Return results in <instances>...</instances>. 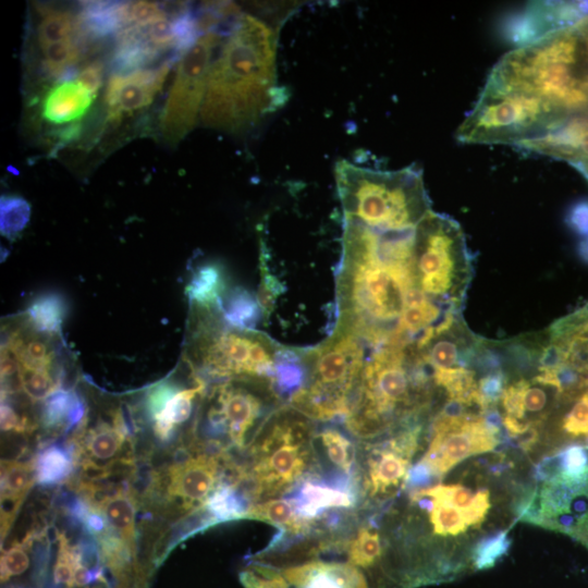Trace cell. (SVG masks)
Returning a JSON list of instances; mask_svg holds the SVG:
<instances>
[{"label": "cell", "mask_w": 588, "mask_h": 588, "mask_svg": "<svg viewBox=\"0 0 588 588\" xmlns=\"http://www.w3.org/2000/svg\"><path fill=\"white\" fill-rule=\"evenodd\" d=\"M415 229L380 230L345 218L338 278V331L377 348L419 345L417 334L461 315L464 266L419 249Z\"/></svg>", "instance_id": "cell-1"}, {"label": "cell", "mask_w": 588, "mask_h": 588, "mask_svg": "<svg viewBox=\"0 0 588 588\" xmlns=\"http://www.w3.org/2000/svg\"><path fill=\"white\" fill-rule=\"evenodd\" d=\"M275 34L249 14L235 20L212 61L200 118L206 126L237 133L257 124L275 108Z\"/></svg>", "instance_id": "cell-2"}, {"label": "cell", "mask_w": 588, "mask_h": 588, "mask_svg": "<svg viewBox=\"0 0 588 588\" xmlns=\"http://www.w3.org/2000/svg\"><path fill=\"white\" fill-rule=\"evenodd\" d=\"M485 86L536 97L565 118L588 113V71L580 59L575 26L510 51Z\"/></svg>", "instance_id": "cell-3"}, {"label": "cell", "mask_w": 588, "mask_h": 588, "mask_svg": "<svg viewBox=\"0 0 588 588\" xmlns=\"http://www.w3.org/2000/svg\"><path fill=\"white\" fill-rule=\"evenodd\" d=\"M344 217L380 230L416 228L431 211L421 172L375 170L347 160L335 166Z\"/></svg>", "instance_id": "cell-4"}, {"label": "cell", "mask_w": 588, "mask_h": 588, "mask_svg": "<svg viewBox=\"0 0 588 588\" xmlns=\"http://www.w3.org/2000/svg\"><path fill=\"white\" fill-rule=\"evenodd\" d=\"M314 430L309 418L290 408L271 413L252 445L248 474L255 501L290 492L315 465Z\"/></svg>", "instance_id": "cell-5"}, {"label": "cell", "mask_w": 588, "mask_h": 588, "mask_svg": "<svg viewBox=\"0 0 588 588\" xmlns=\"http://www.w3.org/2000/svg\"><path fill=\"white\" fill-rule=\"evenodd\" d=\"M302 359L304 380L291 394V407L309 419H345L365 365L363 342L335 330Z\"/></svg>", "instance_id": "cell-6"}, {"label": "cell", "mask_w": 588, "mask_h": 588, "mask_svg": "<svg viewBox=\"0 0 588 588\" xmlns=\"http://www.w3.org/2000/svg\"><path fill=\"white\" fill-rule=\"evenodd\" d=\"M566 118L544 101L485 86L455 136L467 144H513L539 136Z\"/></svg>", "instance_id": "cell-7"}, {"label": "cell", "mask_w": 588, "mask_h": 588, "mask_svg": "<svg viewBox=\"0 0 588 588\" xmlns=\"http://www.w3.org/2000/svg\"><path fill=\"white\" fill-rule=\"evenodd\" d=\"M501 418L478 406L449 401L434 417L430 442L409 480L426 483L450 471L465 458L493 451L499 442Z\"/></svg>", "instance_id": "cell-8"}, {"label": "cell", "mask_w": 588, "mask_h": 588, "mask_svg": "<svg viewBox=\"0 0 588 588\" xmlns=\"http://www.w3.org/2000/svg\"><path fill=\"white\" fill-rule=\"evenodd\" d=\"M518 519L562 532L588 550V467L542 479L518 506Z\"/></svg>", "instance_id": "cell-9"}, {"label": "cell", "mask_w": 588, "mask_h": 588, "mask_svg": "<svg viewBox=\"0 0 588 588\" xmlns=\"http://www.w3.org/2000/svg\"><path fill=\"white\" fill-rule=\"evenodd\" d=\"M220 39L219 33L204 34L179 60L161 115V134L170 144L182 140L200 115L212 53Z\"/></svg>", "instance_id": "cell-10"}, {"label": "cell", "mask_w": 588, "mask_h": 588, "mask_svg": "<svg viewBox=\"0 0 588 588\" xmlns=\"http://www.w3.org/2000/svg\"><path fill=\"white\" fill-rule=\"evenodd\" d=\"M278 352L269 338L250 330H235L211 339L203 356L204 365L212 375L273 382Z\"/></svg>", "instance_id": "cell-11"}, {"label": "cell", "mask_w": 588, "mask_h": 588, "mask_svg": "<svg viewBox=\"0 0 588 588\" xmlns=\"http://www.w3.org/2000/svg\"><path fill=\"white\" fill-rule=\"evenodd\" d=\"M419 434L420 426L406 425L390 438L367 448L362 481L367 498L385 500L405 487Z\"/></svg>", "instance_id": "cell-12"}, {"label": "cell", "mask_w": 588, "mask_h": 588, "mask_svg": "<svg viewBox=\"0 0 588 588\" xmlns=\"http://www.w3.org/2000/svg\"><path fill=\"white\" fill-rule=\"evenodd\" d=\"M267 403L254 391L245 388L222 385L208 411L210 425L224 431L231 441L242 448L248 431L264 415Z\"/></svg>", "instance_id": "cell-13"}, {"label": "cell", "mask_w": 588, "mask_h": 588, "mask_svg": "<svg viewBox=\"0 0 588 588\" xmlns=\"http://www.w3.org/2000/svg\"><path fill=\"white\" fill-rule=\"evenodd\" d=\"M174 62L167 60L156 68L127 74H111L106 90L108 118L118 120L148 106L161 89Z\"/></svg>", "instance_id": "cell-14"}, {"label": "cell", "mask_w": 588, "mask_h": 588, "mask_svg": "<svg viewBox=\"0 0 588 588\" xmlns=\"http://www.w3.org/2000/svg\"><path fill=\"white\" fill-rule=\"evenodd\" d=\"M219 475L215 456L200 454L177 465L171 473L170 491L188 504L207 503Z\"/></svg>", "instance_id": "cell-15"}, {"label": "cell", "mask_w": 588, "mask_h": 588, "mask_svg": "<svg viewBox=\"0 0 588 588\" xmlns=\"http://www.w3.org/2000/svg\"><path fill=\"white\" fill-rule=\"evenodd\" d=\"M95 95L77 79L57 82L42 102V117L52 124L62 125L82 118Z\"/></svg>", "instance_id": "cell-16"}, {"label": "cell", "mask_w": 588, "mask_h": 588, "mask_svg": "<svg viewBox=\"0 0 588 588\" xmlns=\"http://www.w3.org/2000/svg\"><path fill=\"white\" fill-rule=\"evenodd\" d=\"M297 495L291 498L298 513L316 522L326 510L350 507L354 504V495L348 488L330 486L327 482L308 478L303 480Z\"/></svg>", "instance_id": "cell-17"}, {"label": "cell", "mask_w": 588, "mask_h": 588, "mask_svg": "<svg viewBox=\"0 0 588 588\" xmlns=\"http://www.w3.org/2000/svg\"><path fill=\"white\" fill-rule=\"evenodd\" d=\"M244 517L255 518L275 526L280 535L302 536L311 529L314 522L303 517L295 507L292 499L272 498L247 507Z\"/></svg>", "instance_id": "cell-18"}, {"label": "cell", "mask_w": 588, "mask_h": 588, "mask_svg": "<svg viewBox=\"0 0 588 588\" xmlns=\"http://www.w3.org/2000/svg\"><path fill=\"white\" fill-rule=\"evenodd\" d=\"M422 489L428 494L442 499L458 509L469 527L481 525L491 507L490 493L487 489L474 492L460 483H439Z\"/></svg>", "instance_id": "cell-19"}, {"label": "cell", "mask_w": 588, "mask_h": 588, "mask_svg": "<svg viewBox=\"0 0 588 588\" xmlns=\"http://www.w3.org/2000/svg\"><path fill=\"white\" fill-rule=\"evenodd\" d=\"M345 561L364 573H370L381 564L383 547L378 530L366 525L345 543Z\"/></svg>", "instance_id": "cell-20"}, {"label": "cell", "mask_w": 588, "mask_h": 588, "mask_svg": "<svg viewBox=\"0 0 588 588\" xmlns=\"http://www.w3.org/2000/svg\"><path fill=\"white\" fill-rule=\"evenodd\" d=\"M41 20L37 27V40L40 49L52 44L69 40L77 34V17L66 10L39 5Z\"/></svg>", "instance_id": "cell-21"}, {"label": "cell", "mask_w": 588, "mask_h": 588, "mask_svg": "<svg viewBox=\"0 0 588 588\" xmlns=\"http://www.w3.org/2000/svg\"><path fill=\"white\" fill-rule=\"evenodd\" d=\"M65 311V301L58 293L41 294L27 308L30 324L46 333H56L60 330Z\"/></svg>", "instance_id": "cell-22"}, {"label": "cell", "mask_w": 588, "mask_h": 588, "mask_svg": "<svg viewBox=\"0 0 588 588\" xmlns=\"http://www.w3.org/2000/svg\"><path fill=\"white\" fill-rule=\"evenodd\" d=\"M223 287V275L216 265L199 267L193 274L186 294L191 302L201 307H208L219 299Z\"/></svg>", "instance_id": "cell-23"}, {"label": "cell", "mask_w": 588, "mask_h": 588, "mask_svg": "<svg viewBox=\"0 0 588 588\" xmlns=\"http://www.w3.org/2000/svg\"><path fill=\"white\" fill-rule=\"evenodd\" d=\"M203 385L176 392L167 403L162 412L155 417V431L161 438H167L173 426L182 424L192 413L193 400L201 391Z\"/></svg>", "instance_id": "cell-24"}, {"label": "cell", "mask_w": 588, "mask_h": 588, "mask_svg": "<svg viewBox=\"0 0 588 588\" xmlns=\"http://www.w3.org/2000/svg\"><path fill=\"white\" fill-rule=\"evenodd\" d=\"M83 404L74 394L54 390L46 397L42 419L47 426H57L65 419L73 425L83 417Z\"/></svg>", "instance_id": "cell-25"}, {"label": "cell", "mask_w": 588, "mask_h": 588, "mask_svg": "<svg viewBox=\"0 0 588 588\" xmlns=\"http://www.w3.org/2000/svg\"><path fill=\"white\" fill-rule=\"evenodd\" d=\"M102 514L120 536L132 541L134 537L135 509L128 495L118 493L103 500Z\"/></svg>", "instance_id": "cell-26"}, {"label": "cell", "mask_w": 588, "mask_h": 588, "mask_svg": "<svg viewBox=\"0 0 588 588\" xmlns=\"http://www.w3.org/2000/svg\"><path fill=\"white\" fill-rule=\"evenodd\" d=\"M321 445L335 468L350 476L355 462L354 445L340 430L324 428L318 434Z\"/></svg>", "instance_id": "cell-27"}, {"label": "cell", "mask_w": 588, "mask_h": 588, "mask_svg": "<svg viewBox=\"0 0 588 588\" xmlns=\"http://www.w3.org/2000/svg\"><path fill=\"white\" fill-rule=\"evenodd\" d=\"M511 544L512 540L507 537V530L481 538L470 551L473 569L481 571L494 566L507 553Z\"/></svg>", "instance_id": "cell-28"}, {"label": "cell", "mask_w": 588, "mask_h": 588, "mask_svg": "<svg viewBox=\"0 0 588 588\" xmlns=\"http://www.w3.org/2000/svg\"><path fill=\"white\" fill-rule=\"evenodd\" d=\"M72 463L59 446H49L38 456L35 478L42 485H51L63 480L70 474Z\"/></svg>", "instance_id": "cell-29"}, {"label": "cell", "mask_w": 588, "mask_h": 588, "mask_svg": "<svg viewBox=\"0 0 588 588\" xmlns=\"http://www.w3.org/2000/svg\"><path fill=\"white\" fill-rule=\"evenodd\" d=\"M30 218L28 203L19 196H2L0 200V231L13 240L27 225Z\"/></svg>", "instance_id": "cell-30"}, {"label": "cell", "mask_w": 588, "mask_h": 588, "mask_svg": "<svg viewBox=\"0 0 588 588\" xmlns=\"http://www.w3.org/2000/svg\"><path fill=\"white\" fill-rule=\"evenodd\" d=\"M222 310L225 320L240 330L252 329L258 319L257 302L241 289L231 293Z\"/></svg>", "instance_id": "cell-31"}, {"label": "cell", "mask_w": 588, "mask_h": 588, "mask_svg": "<svg viewBox=\"0 0 588 588\" xmlns=\"http://www.w3.org/2000/svg\"><path fill=\"white\" fill-rule=\"evenodd\" d=\"M34 474V467L29 464L5 462L1 470L2 492L16 502L29 489Z\"/></svg>", "instance_id": "cell-32"}, {"label": "cell", "mask_w": 588, "mask_h": 588, "mask_svg": "<svg viewBox=\"0 0 588 588\" xmlns=\"http://www.w3.org/2000/svg\"><path fill=\"white\" fill-rule=\"evenodd\" d=\"M245 588H295L290 585L270 563L254 562L241 573Z\"/></svg>", "instance_id": "cell-33"}, {"label": "cell", "mask_w": 588, "mask_h": 588, "mask_svg": "<svg viewBox=\"0 0 588 588\" xmlns=\"http://www.w3.org/2000/svg\"><path fill=\"white\" fill-rule=\"evenodd\" d=\"M123 439L124 434L120 430L103 426L91 432L86 448L95 460L106 461L118 453Z\"/></svg>", "instance_id": "cell-34"}, {"label": "cell", "mask_w": 588, "mask_h": 588, "mask_svg": "<svg viewBox=\"0 0 588 588\" xmlns=\"http://www.w3.org/2000/svg\"><path fill=\"white\" fill-rule=\"evenodd\" d=\"M20 383L25 393L33 400L48 397L54 391V383L48 370L22 369Z\"/></svg>", "instance_id": "cell-35"}, {"label": "cell", "mask_w": 588, "mask_h": 588, "mask_svg": "<svg viewBox=\"0 0 588 588\" xmlns=\"http://www.w3.org/2000/svg\"><path fill=\"white\" fill-rule=\"evenodd\" d=\"M29 565V559L21 546L7 550L1 558L2 579L23 574Z\"/></svg>", "instance_id": "cell-36"}, {"label": "cell", "mask_w": 588, "mask_h": 588, "mask_svg": "<svg viewBox=\"0 0 588 588\" xmlns=\"http://www.w3.org/2000/svg\"><path fill=\"white\" fill-rule=\"evenodd\" d=\"M78 563V558L75 556L74 552H72L64 542H62L54 566V580L58 584L73 583L74 572Z\"/></svg>", "instance_id": "cell-37"}, {"label": "cell", "mask_w": 588, "mask_h": 588, "mask_svg": "<svg viewBox=\"0 0 588 588\" xmlns=\"http://www.w3.org/2000/svg\"><path fill=\"white\" fill-rule=\"evenodd\" d=\"M179 391L171 383H162L154 388L148 395L147 405L150 414L157 417L171 397Z\"/></svg>", "instance_id": "cell-38"}, {"label": "cell", "mask_w": 588, "mask_h": 588, "mask_svg": "<svg viewBox=\"0 0 588 588\" xmlns=\"http://www.w3.org/2000/svg\"><path fill=\"white\" fill-rule=\"evenodd\" d=\"M103 63L99 60L93 61L88 65H85L76 79L83 84L91 94L96 95L103 76Z\"/></svg>", "instance_id": "cell-39"}, {"label": "cell", "mask_w": 588, "mask_h": 588, "mask_svg": "<svg viewBox=\"0 0 588 588\" xmlns=\"http://www.w3.org/2000/svg\"><path fill=\"white\" fill-rule=\"evenodd\" d=\"M21 421L12 407L7 404L1 405V428L2 430H21Z\"/></svg>", "instance_id": "cell-40"}, {"label": "cell", "mask_w": 588, "mask_h": 588, "mask_svg": "<svg viewBox=\"0 0 588 588\" xmlns=\"http://www.w3.org/2000/svg\"><path fill=\"white\" fill-rule=\"evenodd\" d=\"M88 523L90 527L95 530H101L103 526L102 519L97 515H91Z\"/></svg>", "instance_id": "cell-41"}]
</instances>
